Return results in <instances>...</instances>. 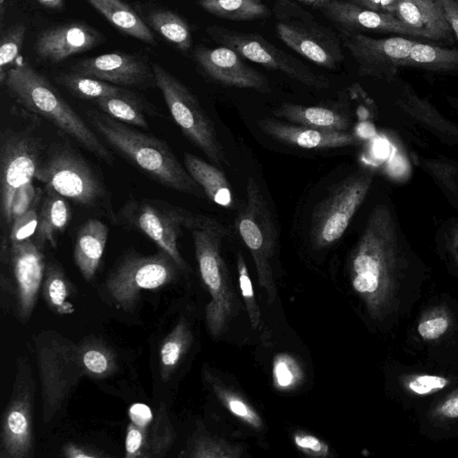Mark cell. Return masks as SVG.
Instances as JSON below:
<instances>
[{
	"label": "cell",
	"instance_id": "6",
	"mask_svg": "<svg viewBox=\"0 0 458 458\" xmlns=\"http://www.w3.org/2000/svg\"><path fill=\"white\" fill-rule=\"evenodd\" d=\"M182 270L162 249L150 255L129 252L109 272L104 290L120 309L131 311L136 307L141 292L158 289L176 281Z\"/></svg>",
	"mask_w": 458,
	"mask_h": 458
},
{
	"label": "cell",
	"instance_id": "27",
	"mask_svg": "<svg viewBox=\"0 0 458 458\" xmlns=\"http://www.w3.org/2000/svg\"><path fill=\"white\" fill-rule=\"evenodd\" d=\"M272 114L276 118L310 128L346 131L349 127V120L342 112L321 106L282 103Z\"/></svg>",
	"mask_w": 458,
	"mask_h": 458
},
{
	"label": "cell",
	"instance_id": "11",
	"mask_svg": "<svg viewBox=\"0 0 458 458\" xmlns=\"http://www.w3.org/2000/svg\"><path fill=\"white\" fill-rule=\"evenodd\" d=\"M207 32L215 42L234 50L244 59L282 72L307 87L326 89L330 86L327 77L316 73L304 63L258 33L238 31L216 25L208 27Z\"/></svg>",
	"mask_w": 458,
	"mask_h": 458
},
{
	"label": "cell",
	"instance_id": "23",
	"mask_svg": "<svg viewBox=\"0 0 458 458\" xmlns=\"http://www.w3.org/2000/svg\"><path fill=\"white\" fill-rule=\"evenodd\" d=\"M395 17L418 31L421 38L454 42V33L446 21L439 0H400Z\"/></svg>",
	"mask_w": 458,
	"mask_h": 458
},
{
	"label": "cell",
	"instance_id": "45",
	"mask_svg": "<svg viewBox=\"0 0 458 458\" xmlns=\"http://www.w3.org/2000/svg\"><path fill=\"white\" fill-rule=\"evenodd\" d=\"M147 428H142L129 422L125 434V454L126 458H142L145 445Z\"/></svg>",
	"mask_w": 458,
	"mask_h": 458
},
{
	"label": "cell",
	"instance_id": "35",
	"mask_svg": "<svg viewBox=\"0 0 458 458\" xmlns=\"http://www.w3.org/2000/svg\"><path fill=\"white\" fill-rule=\"evenodd\" d=\"M404 66L434 71L458 70V49L415 41Z\"/></svg>",
	"mask_w": 458,
	"mask_h": 458
},
{
	"label": "cell",
	"instance_id": "34",
	"mask_svg": "<svg viewBox=\"0 0 458 458\" xmlns=\"http://www.w3.org/2000/svg\"><path fill=\"white\" fill-rule=\"evenodd\" d=\"M79 343L88 377L103 379L116 371L115 354L104 342L96 337H89L83 338Z\"/></svg>",
	"mask_w": 458,
	"mask_h": 458
},
{
	"label": "cell",
	"instance_id": "50",
	"mask_svg": "<svg viewBox=\"0 0 458 458\" xmlns=\"http://www.w3.org/2000/svg\"><path fill=\"white\" fill-rule=\"evenodd\" d=\"M62 454L67 458H102L106 454L92 447L75 443H67L62 447Z\"/></svg>",
	"mask_w": 458,
	"mask_h": 458
},
{
	"label": "cell",
	"instance_id": "10",
	"mask_svg": "<svg viewBox=\"0 0 458 458\" xmlns=\"http://www.w3.org/2000/svg\"><path fill=\"white\" fill-rule=\"evenodd\" d=\"M194 214L157 199H130L119 210L118 220L131 229L146 234L159 249L168 253L183 273L189 266L182 258L178 240L188 228Z\"/></svg>",
	"mask_w": 458,
	"mask_h": 458
},
{
	"label": "cell",
	"instance_id": "7",
	"mask_svg": "<svg viewBox=\"0 0 458 458\" xmlns=\"http://www.w3.org/2000/svg\"><path fill=\"white\" fill-rule=\"evenodd\" d=\"M155 84L160 89L173 119L182 134L216 166L227 159L215 124L191 90L158 64H152Z\"/></svg>",
	"mask_w": 458,
	"mask_h": 458
},
{
	"label": "cell",
	"instance_id": "49",
	"mask_svg": "<svg viewBox=\"0 0 458 458\" xmlns=\"http://www.w3.org/2000/svg\"><path fill=\"white\" fill-rule=\"evenodd\" d=\"M375 12L395 16L400 0H344Z\"/></svg>",
	"mask_w": 458,
	"mask_h": 458
},
{
	"label": "cell",
	"instance_id": "20",
	"mask_svg": "<svg viewBox=\"0 0 458 458\" xmlns=\"http://www.w3.org/2000/svg\"><path fill=\"white\" fill-rule=\"evenodd\" d=\"M72 72L121 86L144 87L155 82L152 68L135 55L120 52L81 60L72 66Z\"/></svg>",
	"mask_w": 458,
	"mask_h": 458
},
{
	"label": "cell",
	"instance_id": "41",
	"mask_svg": "<svg viewBox=\"0 0 458 458\" xmlns=\"http://www.w3.org/2000/svg\"><path fill=\"white\" fill-rule=\"evenodd\" d=\"M236 268L242 297L246 307L250 325L252 328L256 329L261 323V313L255 298V293L248 267L241 252H238L236 256Z\"/></svg>",
	"mask_w": 458,
	"mask_h": 458
},
{
	"label": "cell",
	"instance_id": "44",
	"mask_svg": "<svg viewBox=\"0 0 458 458\" xmlns=\"http://www.w3.org/2000/svg\"><path fill=\"white\" fill-rule=\"evenodd\" d=\"M293 440L297 449L308 456L324 458L331 455L328 445L314 435L296 431Z\"/></svg>",
	"mask_w": 458,
	"mask_h": 458
},
{
	"label": "cell",
	"instance_id": "32",
	"mask_svg": "<svg viewBox=\"0 0 458 458\" xmlns=\"http://www.w3.org/2000/svg\"><path fill=\"white\" fill-rule=\"evenodd\" d=\"M198 4L214 16L235 21H255L271 15L263 0H199Z\"/></svg>",
	"mask_w": 458,
	"mask_h": 458
},
{
	"label": "cell",
	"instance_id": "17",
	"mask_svg": "<svg viewBox=\"0 0 458 458\" xmlns=\"http://www.w3.org/2000/svg\"><path fill=\"white\" fill-rule=\"evenodd\" d=\"M194 59L207 77L222 86L250 89L260 93L271 92L267 78L227 47L210 48L199 46L194 50Z\"/></svg>",
	"mask_w": 458,
	"mask_h": 458
},
{
	"label": "cell",
	"instance_id": "33",
	"mask_svg": "<svg viewBox=\"0 0 458 458\" xmlns=\"http://www.w3.org/2000/svg\"><path fill=\"white\" fill-rule=\"evenodd\" d=\"M55 81L78 98L89 100L131 94L119 86L73 72L59 73Z\"/></svg>",
	"mask_w": 458,
	"mask_h": 458
},
{
	"label": "cell",
	"instance_id": "5",
	"mask_svg": "<svg viewBox=\"0 0 458 458\" xmlns=\"http://www.w3.org/2000/svg\"><path fill=\"white\" fill-rule=\"evenodd\" d=\"M236 230L253 259L258 283L268 303L277 296L272 262L276 248V229L267 199L253 177L246 186L245 203L235 217Z\"/></svg>",
	"mask_w": 458,
	"mask_h": 458
},
{
	"label": "cell",
	"instance_id": "39",
	"mask_svg": "<svg viewBox=\"0 0 458 458\" xmlns=\"http://www.w3.org/2000/svg\"><path fill=\"white\" fill-rule=\"evenodd\" d=\"M107 115L127 124L148 129L142 102L133 94L101 98L94 101Z\"/></svg>",
	"mask_w": 458,
	"mask_h": 458
},
{
	"label": "cell",
	"instance_id": "13",
	"mask_svg": "<svg viewBox=\"0 0 458 458\" xmlns=\"http://www.w3.org/2000/svg\"><path fill=\"white\" fill-rule=\"evenodd\" d=\"M370 180L355 175L342 181L314 208L310 236L316 249L327 248L339 241L364 199Z\"/></svg>",
	"mask_w": 458,
	"mask_h": 458
},
{
	"label": "cell",
	"instance_id": "30",
	"mask_svg": "<svg viewBox=\"0 0 458 458\" xmlns=\"http://www.w3.org/2000/svg\"><path fill=\"white\" fill-rule=\"evenodd\" d=\"M203 376L217 400L231 414L256 430L263 428L261 417L246 399L227 387L211 371L206 369Z\"/></svg>",
	"mask_w": 458,
	"mask_h": 458
},
{
	"label": "cell",
	"instance_id": "16",
	"mask_svg": "<svg viewBox=\"0 0 458 458\" xmlns=\"http://www.w3.org/2000/svg\"><path fill=\"white\" fill-rule=\"evenodd\" d=\"M276 32L288 47L318 66L334 70L344 61L340 38L316 21H280Z\"/></svg>",
	"mask_w": 458,
	"mask_h": 458
},
{
	"label": "cell",
	"instance_id": "2",
	"mask_svg": "<svg viewBox=\"0 0 458 458\" xmlns=\"http://www.w3.org/2000/svg\"><path fill=\"white\" fill-rule=\"evenodd\" d=\"M3 82L30 113L47 120L98 158L113 165L110 150L41 73L28 64H20L8 70Z\"/></svg>",
	"mask_w": 458,
	"mask_h": 458
},
{
	"label": "cell",
	"instance_id": "55",
	"mask_svg": "<svg viewBox=\"0 0 458 458\" xmlns=\"http://www.w3.org/2000/svg\"><path fill=\"white\" fill-rule=\"evenodd\" d=\"M42 5L47 8L57 9L61 8L64 4V0H37Z\"/></svg>",
	"mask_w": 458,
	"mask_h": 458
},
{
	"label": "cell",
	"instance_id": "36",
	"mask_svg": "<svg viewBox=\"0 0 458 458\" xmlns=\"http://www.w3.org/2000/svg\"><path fill=\"white\" fill-rule=\"evenodd\" d=\"M175 437L165 403L161 402L152 423L147 428L142 458L163 457L172 447Z\"/></svg>",
	"mask_w": 458,
	"mask_h": 458
},
{
	"label": "cell",
	"instance_id": "26",
	"mask_svg": "<svg viewBox=\"0 0 458 458\" xmlns=\"http://www.w3.org/2000/svg\"><path fill=\"white\" fill-rule=\"evenodd\" d=\"M183 163L188 173L211 201L225 208H233L232 188L218 166L191 153L184 154Z\"/></svg>",
	"mask_w": 458,
	"mask_h": 458
},
{
	"label": "cell",
	"instance_id": "25",
	"mask_svg": "<svg viewBox=\"0 0 458 458\" xmlns=\"http://www.w3.org/2000/svg\"><path fill=\"white\" fill-rule=\"evenodd\" d=\"M71 219V210L64 197L47 188L38 214V225L34 242L41 250L49 245L55 248L57 238L63 233Z\"/></svg>",
	"mask_w": 458,
	"mask_h": 458
},
{
	"label": "cell",
	"instance_id": "56",
	"mask_svg": "<svg viewBox=\"0 0 458 458\" xmlns=\"http://www.w3.org/2000/svg\"><path fill=\"white\" fill-rule=\"evenodd\" d=\"M293 1H294L295 3L302 4L311 5L314 7L316 4L321 3L325 0H293Z\"/></svg>",
	"mask_w": 458,
	"mask_h": 458
},
{
	"label": "cell",
	"instance_id": "54",
	"mask_svg": "<svg viewBox=\"0 0 458 458\" xmlns=\"http://www.w3.org/2000/svg\"><path fill=\"white\" fill-rule=\"evenodd\" d=\"M439 411L446 418H458V390L441 404Z\"/></svg>",
	"mask_w": 458,
	"mask_h": 458
},
{
	"label": "cell",
	"instance_id": "40",
	"mask_svg": "<svg viewBox=\"0 0 458 458\" xmlns=\"http://www.w3.org/2000/svg\"><path fill=\"white\" fill-rule=\"evenodd\" d=\"M303 378L302 369L291 355L281 353L275 357L273 380L276 388L288 390L295 387Z\"/></svg>",
	"mask_w": 458,
	"mask_h": 458
},
{
	"label": "cell",
	"instance_id": "42",
	"mask_svg": "<svg viewBox=\"0 0 458 458\" xmlns=\"http://www.w3.org/2000/svg\"><path fill=\"white\" fill-rule=\"evenodd\" d=\"M26 27L18 23L9 28L1 38L0 45V79L5 78L4 68L18 56L25 38Z\"/></svg>",
	"mask_w": 458,
	"mask_h": 458
},
{
	"label": "cell",
	"instance_id": "28",
	"mask_svg": "<svg viewBox=\"0 0 458 458\" xmlns=\"http://www.w3.org/2000/svg\"><path fill=\"white\" fill-rule=\"evenodd\" d=\"M109 22L120 30L146 44L155 45L150 29L140 16L122 0H87Z\"/></svg>",
	"mask_w": 458,
	"mask_h": 458
},
{
	"label": "cell",
	"instance_id": "24",
	"mask_svg": "<svg viewBox=\"0 0 458 458\" xmlns=\"http://www.w3.org/2000/svg\"><path fill=\"white\" fill-rule=\"evenodd\" d=\"M107 237L108 227L98 219L87 220L77 233L73 259L86 281H90L98 270Z\"/></svg>",
	"mask_w": 458,
	"mask_h": 458
},
{
	"label": "cell",
	"instance_id": "21",
	"mask_svg": "<svg viewBox=\"0 0 458 458\" xmlns=\"http://www.w3.org/2000/svg\"><path fill=\"white\" fill-rule=\"evenodd\" d=\"M103 40V35L95 28L83 22H68L43 30L35 42L34 51L42 61L59 63L93 48Z\"/></svg>",
	"mask_w": 458,
	"mask_h": 458
},
{
	"label": "cell",
	"instance_id": "14",
	"mask_svg": "<svg viewBox=\"0 0 458 458\" xmlns=\"http://www.w3.org/2000/svg\"><path fill=\"white\" fill-rule=\"evenodd\" d=\"M343 45L361 76L389 77L404 66L414 40L403 37L375 38L360 32H339Z\"/></svg>",
	"mask_w": 458,
	"mask_h": 458
},
{
	"label": "cell",
	"instance_id": "8",
	"mask_svg": "<svg viewBox=\"0 0 458 458\" xmlns=\"http://www.w3.org/2000/svg\"><path fill=\"white\" fill-rule=\"evenodd\" d=\"M35 178L73 202L93 208L106 199V191L89 164L73 148L55 142L47 147Z\"/></svg>",
	"mask_w": 458,
	"mask_h": 458
},
{
	"label": "cell",
	"instance_id": "4",
	"mask_svg": "<svg viewBox=\"0 0 458 458\" xmlns=\"http://www.w3.org/2000/svg\"><path fill=\"white\" fill-rule=\"evenodd\" d=\"M41 384L42 418L50 423L64 407L73 388L87 376L80 343L46 330L34 337Z\"/></svg>",
	"mask_w": 458,
	"mask_h": 458
},
{
	"label": "cell",
	"instance_id": "46",
	"mask_svg": "<svg viewBox=\"0 0 458 458\" xmlns=\"http://www.w3.org/2000/svg\"><path fill=\"white\" fill-rule=\"evenodd\" d=\"M37 191L32 182L24 184L14 194L12 205V223L26 213L37 201Z\"/></svg>",
	"mask_w": 458,
	"mask_h": 458
},
{
	"label": "cell",
	"instance_id": "3",
	"mask_svg": "<svg viewBox=\"0 0 458 458\" xmlns=\"http://www.w3.org/2000/svg\"><path fill=\"white\" fill-rule=\"evenodd\" d=\"M187 229L192 236L201 280L210 296L205 308L206 325L209 335L219 338L238 311V300L221 253L226 230L216 219L195 214Z\"/></svg>",
	"mask_w": 458,
	"mask_h": 458
},
{
	"label": "cell",
	"instance_id": "15",
	"mask_svg": "<svg viewBox=\"0 0 458 458\" xmlns=\"http://www.w3.org/2000/svg\"><path fill=\"white\" fill-rule=\"evenodd\" d=\"M376 222L369 223L348 259V275L352 290L372 312H377L385 297L382 251Z\"/></svg>",
	"mask_w": 458,
	"mask_h": 458
},
{
	"label": "cell",
	"instance_id": "51",
	"mask_svg": "<svg viewBox=\"0 0 458 458\" xmlns=\"http://www.w3.org/2000/svg\"><path fill=\"white\" fill-rule=\"evenodd\" d=\"M128 414L131 422L142 428H148L154 420L150 408L140 403L131 404Z\"/></svg>",
	"mask_w": 458,
	"mask_h": 458
},
{
	"label": "cell",
	"instance_id": "43",
	"mask_svg": "<svg viewBox=\"0 0 458 458\" xmlns=\"http://www.w3.org/2000/svg\"><path fill=\"white\" fill-rule=\"evenodd\" d=\"M36 204L26 213L13 221L9 232L10 244L30 240L35 234L38 225L39 214Z\"/></svg>",
	"mask_w": 458,
	"mask_h": 458
},
{
	"label": "cell",
	"instance_id": "1",
	"mask_svg": "<svg viewBox=\"0 0 458 458\" xmlns=\"http://www.w3.org/2000/svg\"><path fill=\"white\" fill-rule=\"evenodd\" d=\"M89 120L105 140L157 182L202 198L205 194L163 140L129 127L105 113L90 111Z\"/></svg>",
	"mask_w": 458,
	"mask_h": 458
},
{
	"label": "cell",
	"instance_id": "48",
	"mask_svg": "<svg viewBox=\"0 0 458 458\" xmlns=\"http://www.w3.org/2000/svg\"><path fill=\"white\" fill-rule=\"evenodd\" d=\"M449 322L443 317L430 318L421 322L418 332L424 339L434 340L442 335L448 328Z\"/></svg>",
	"mask_w": 458,
	"mask_h": 458
},
{
	"label": "cell",
	"instance_id": "52",
	"mask_svg": "<svg viewBox=\"0 0 458 458\" xmlns=\"http://www.w3.org/2000/svg\"><path fill=\"white\" fill-rule=\"evenodd\" d=\"M445 18L458 40V0H439Z\"/></svg>",
	"mask_w": 458,
	"mask_h": 458
},
{
	"label": "cell",
	"instance_id": "18",
	"mask_svg": "<svg viewBox=\"0 0 458 458\" xmlns=\"http://www.w3.org/2000/svg\"><path fill=\"white\" fill-rule=\"evenodd\" d=\"M10 246L17 317L21 323H26L37 304L47 263L42 250L30 239Z\"/></svg>",
	"mask_w": 458,
	"mask_h": 458
},
{
	"label": "cell",
	"instance_id": "47",
	"mask_svg": "<svg viewBox=\"0 0 458 458\" xmlns=\"http://www.w3.org/2000/svg\"><path fill=\"white\" fill-rule=\"evenodd\" d=\"M447 382V379L439 376L421 375L412 378L408 387L418 394H427L443 389Z\"/></svg>",
	"mask_w": 458,
	"mask_h": 458
},
{
	"label": "cell",
	"instance_id": "12",
	"mask_svg": "<svg viewBox=\"0 0 458 458\" xmlns=\"http://www.w3.org/2000/svg\"><path fill=\"white\" fill-rule=\"evenodd\" d=\"M35 381L27 357L16 361L14 382L3 412L0 458H30L33 454L32 411Z\"/></svg>",
	"mask_w": 458,
	"mask_h": 458
},
{
	"label": "cell",
	"instance_id": "37",
	"mask_svg": "<svg viewBox=\"0 0 458 458\" xmlns=\"http://www.w3.org/2000/svg\"><path fill=\"white\" fill-rule=\"evenodd\" d=\"M243 454L242 445L199 430L190 440L180 456L191 458H239Z\"/></svg>",
	"mask_w": 458,
	"mask_h": 458
},
{
	"label": "cell",
	"instance_id": "9",
	"mask_svg": "<svg viewBox=\"0 0 458 458\" xmlns=\"http://www.w3.org/2000/svg\"><path fill=\"white\" fill-rule=\"evenodd\" d=\"M47 147L27 129L6 127L0 134V217L3 232L12 225L15 192L32 182Z\"/></svg>",
	"mask_w": 458,
	"mask_h": 458
},
{
	"label": "cell",
	"instance_id": "29",
	"mask_svg": "<svg viewBox=\"0 0 458 458\" xmlns=\"http://www.w3.org/2000/svg\"><path fill=\"white\" fill-rule=\"evenodd\" d=\"M193 341V335L189 323L181 318L173 329L166 335L161 344L160 377L167 382L183 356L189 351Z\"/></svg>",
	"mask_w": 458,
	"mask_h": 458
},
{
	"label": "cell",
	"instance_id": "19",
	"mask_svg": "<svg viewBox=\"0 0 458 458\" xmlns=\"http://www.w3.org/2000/svg\"><path fill=\"white\" fill-rule=\"evenodd\" d=\"M339 32H392L421 38V35L394 15L369 10L344 0H325L314 6Z\"/></svg>",
	"mask_w": 458,
	"mask_h": 458
},
{
	"label": "cell",
	"instance_id": "31",
	"mask_svg": "<svg viewBox=\"0 0 458 458\" xmlns=\"http://www.w3.org/2000/svg\"><path fill=\"white\" fill-rule=\"evenodd\" d=\"M41 288L46 303L55 313L62 316L74 312V305L69 300L72 284L57 262L47 263Z\"/></svg>",
	"mask_w": 458,
	"mask_h": 458
},
{
	"label": "cell",
	"instance_id": "22",
	"mask_svg": "<svg viewBox=\"0 0 458 458\" xmlns=\"http://www.w3.org/2000/svg\"><path fill=\"white\" fill-rule=\"evenodd\" d=\"M259 128L274 140L307 149L344 148L355 142V137L346 131L310 128L281 122L271 117L257 120Z\"/></svg>",
	"mask_w": 458,
	"mask_h": 458
},
{
	"label": "cell",
	"instance_id": "53",
	"mask_svg": "<svg viewBox=\"0 0 458 458\" xmlns=\"http://www.w3.org/2000/svg\"><path fill=\"white\" fill-rule=\"evenodd\" d=\"M0 289H1V306L4 305V302L9 301L12 296H15V285L13 281L4 272H1L0 276Z\"/></svg>",
	"mask_w": 458,
	"mask_h": 458
},
{
	"label": "cell",
	"instance_id": "38",
	"mask_svg": "<svg viewBox=\"0 0 458 458\" xmlns=\"http://www.w3.org/2000/svg\"><path fill=\"white\" fill-rule=\"evenodd\" d=\"M150 26L178 49L191 47V32L188 23L178 14L167 10H155L148 15Z\"/></svg>",
	"mask_w": 458,
	"mask_h": 458
}]
</instances>
